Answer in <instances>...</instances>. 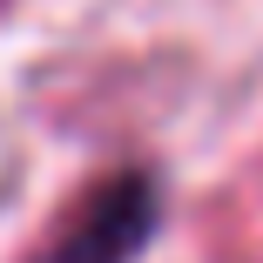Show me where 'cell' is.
<instances>
[{
  "label": "cell",
  "mask_w": 263,
  "mask_h": 263,
  "mask_svg": "<svg viewBox=\"0 0 263 263\" xmlns=\"http://www.w3.org/2000/svg\"><path fill=\"white\" fill-rule=\"evenodd\" d=\"M148 236H155V182L142 169H115L61 209L27 263H128Z\"/></svg>",
  "instance_id": "6da1fadb"
},
{
  "label": "cell",
  "mask_w": 263,
  "mask_h": 263,
  "mask_svg": "<svg viewBox=\"0 0 263 263\" xmlns=\"http://www.w3.org/2000/svg\"><path fill=\"white\" fill-rule=\"evenodd\" d=\"M216 243L230 263H263V162L223 196L216 209Z\"/></svg>",
  "instance_id": "7a4b0ae2"
}]
</instances>
